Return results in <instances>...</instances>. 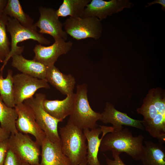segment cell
<instances>
[{
    "label": "cell",
    "mask_w": 165,
    "mask_h": 165,
    "mask_svg": "<svg viewBox=\"0 0 165 165\" xmlns=\"http://www.w3.org/2000/svg\"><path fill=\"white\" fill-rule=\"evenodd\" d=\"M0 96L7 106L15 107L13 71L10 69L5 78H3L2 72L0 73Z\"/></svg>",
    "instance_id": "cb8c5ba5"
},
{
    "label": "cell",
    "mask_w": 165,
    "mask_h": 165,
    "mask_svg": "<svg viewBox=\"0 0 165 165\" xmlns=\"http://www.w3.org/2000/svg\"><path fill=\"white\" fill-rule=\"evenodd\" d=\"M144 138L142 135L133 136L127 127L119 131L114 130L104 137L99 150L103 152L116 151L120 154L125 152L134 160H139L143 152Z\"/></svg>",
    "instance_id": "7a4b0ae2"
},
{
    "label": "cell",
    "mask_w": 165,
    "mask_h": 165,
    "mask_svg": "<svg viewBox=\"0 0 165 165\" xmlns=\"http://www.w3.org/2000/svg\"><path fill=\"white\" fill-rule=\"evenodd\" d=\"M87 91V84L77 85L73 108L68 119L82 130L98 127L97 122L100 120L101 116V113L94 111L90 107Z\"/></svg>",
    "instance_id": "277c9868"
},
{
    "label": "cell",
    "mask_w": 165,
    "mask_h": 165,
    "mask_svg": "<svg viewBox=\"0 0 165 165\" xmlns=\"http://www.w3.org/2000/svg\"><path fill=\"white\" fill-rule=\"evenodd\" d=\"M7 140L0 142V165H3L9 148Z\"/></svg>",
    "instance_id": "4316f807"
},
{
    "label": "cell",
    "mask_w": 165,
    "mask_h": 165,
    "mask_svg": "<svg viewBox=\"0 0 165 165\" xmlns=\"http://www.w3.org/2000/svg\"><path fill=\"white\" fill-rule=\"evenodd\" d=\"M7 140L9 148L22 162L31 165L39 164L40 146L28 135L18 132L11 134Z\"/></svg>",
    "instance_id": "ba28073f"
},
{
    "label": "cell",
    "mask_w": 165,
    "mask_h": 165,
    "mask_svg": "<svg viewBox=\"0 0 165 165\" xmlns=\"http://www.w3.org/2000/svg\"><path fill=\"white\" fill-rule=\"evenodd\" d=\"M72 45V42H66L62 38L55 40L53 44L48 46L36 45L33 49V60L47 66L54 65L60 56L70 50Z\"/></svg>",
    "instance_id": "4fadbf2b"
},
{
    "label": "cell",
    "mask_w": 165,
    "mask_h": 165,
    "mask_svg": "<svg viewBox=\"0 0 165 165\" xmlns=\"http://www.w3.org/2000/svg\"><path fill=\"white\" fill-rule=\"evenodd\" d=\"M46 79L64 95L73 93L76 83L74 77L70 74L62 73L54 64L48 66Z\"/></svg>",
    "instance_id": "e0dca14e"
},
{
    "label": "cell",
    "mask_w": 165,
    "mask_h": 165,
    "mask_svg": "<svg viewBox=\"0 0 165 165\" xmlns=\"http://www.w3.org/2000/svg\"><path fill=\"white\" fill-rule=\"evenodd\" d=\"M6 30L9 33L11 38L10 51L0 69V72H3L8 62L13 55L21 54L24 47L17 46L19 43L27 40L32 39L37 41L41 45H48L50 43L49 40L38 32L37 29H32L25 27L21 25L16 20L9 16L6 24Z\"/></svg>",
    "instance_id": "5b68a950"
},
{
    "label": "cell",
    "mask_w": 165,
    "mask_h": 165,
    "mask_svg": "<svg viewBox=\"0 0 165 165\" xmlns=\"http://www.w3.org/2000/svg\"><path fill=\"white\" fill-rule=\"evenodd\" d=\"M56 10L50 8H39L40 16L35 26L39 28L38 32L41 34H48L54 40L62 38L66 41L67 33L62 29L63 24L59 20Z\"/></svg>",
    "instance_id": "7c38bea8"
},
{
    "label": "cell",
    "mask_w": 165,
    "mask_h": 165,
    "mask_svg": "<svg viewBox=\"0 0 165 165\" xmlns=\"http://www.w3.org/2000/svg\"><path fill=\"white\" fill-rule=\"evenodd\" d=\"M14 108L18 115L16 122L18 131L32 135L35 138L36 142L41 146L46 137L37 123L31 108L24 103L15 105Z\"/></svg>",
    "instance_id": "30bf717a"
},
{
    "label": "cell",
    "mask_w": 165,
    "mask_h": 165,
    "mask_svg": "<svg viewBox=\"0 0 165 165\" xmlns=\"http://www.w3.org/2000/svg\"><path fill=\"white\" fill-rule=\"evenodd\" d=\"M90 0H64L56 13L59 17H82L84 9Z\"/></svg>",
    "instance_id": "7402d4cb"
},
{
    "label": "cell",
    "mask_w": 165,
    "mask_h": 165,
    "mask_svg": "<svg viewBox=\"0 0 165 165\" xmlns=\"http://www.w3.org/2000/svg\"><path fill=\"white\" fill-rule=\"evenodd\" d=\"M113 160L107 157L106 162L107 165H126L120 157V153L116 151L112 152Z\"/></svg>",
    "instance_id": "83f0119b"
},
{
    "label": "cell",
    "mask_w": 165,
    "mask_h": 165,
    "mask_svg": "<svg viewBox=\"0 0 165 165\" xmlns=\"http://www.w3.org/2000/svg\"><path fill=\"white\" fill-rule=\"evenodd\" d=\"M141 157L143 165H165V147L163 144L145 141Z\"/></svg>",
    "instance_id": "ffe728a7"
},
{
    "label": "cell",
    "mask_w": 165,
    "mask_h": 165,
    "mask_svg": "<svg viewBox=\"0 0 165 165\" xmlns=\"http://www.w3.org/2000/svg\"><path fill=\"white\" fill-rule=\"evenodd\" d=\"M41 147V160L38 165H71L62 151L61 143L53 142L46 137Z\"/></svg>",
    "instance_id": "2e32d148"
},
{
    "label": "cell",
    "mask_w": 165,
    "mask_h": 165,
    "mask_svg": "<svg viewBox=\"0 0 165 165\" xmlns=\"http://www.w3.org/2000/svg\"><path fill=\"white\" fill-rule=\"evenodd\" d=\"M158 3L162 6V9L163 11L165 10V0H156L152 2L148 3V5L146 6V7L149 6H150L155 4Z\"/></svg>",
    "instance_id": "f546056e"
},
{
    "label": "cell",
    "mask_w": 165,
    "mask_h": 165,
    "mask_svg": "<svg viewBox=\"0 0 165 165\" xmlns=\"http://www.w3.org/2000/svg\"><path fill=\"white\" fill-rule=\"evenodd\" d=\"M13 80L15 105L32 97L39 89L50 88L46 79H40L22 73L13 75Z\"/></svg>",
    "instance_id": "9c48e42d"
},
{
    "label": "cell",
    "mask_w": 165,
    "mask_h": 165,
    "mask_svg": "<svg viewBox=\"0 0 165 165\" xmlns=\"http://www.w3.org/2000/svg\"><path fill=\"white\" fill-rule=\"evenodd\" d=\"M8 0H0V16L3 14L4 10L6 6Z\"/></svg>",
    "instance_id": "4dcf8cb0"
},
{
    "label": "cell",
    "mask_w": 165,
    "mask_h": 165,
    "mask_svg": "<svg viewBox=\"0 0 165 165\" xmlns=\"http://www.w3.org/2000/svg\"><path fill=\"white\" fill-rule=\"evenodd\" d=\"M100 120L105 123L112 124L114 130H122L123 125L129 126L144 130L142 120L133 119L125 113L117 110L113 104L109 102L106 103L104 111L101 113Z\"/></svg>",
    "instance_id": "5bb4252c"
},
{
    "label": "cell",
    "mask_w": 165,
    "mask_h": 165,
    "mask_svg": "<svg viewBox=\"0 0 165 165\" xmlns=\"http://www.w3.org/2000/svg\"><path fill=\"white\" fill-rule=\"evenodd\" d=\"M75 93L67 95L64 99L49 100L46 99L43 102L45 110L50 115L57 119L63 121L72 113L74 107Z\"/></svg>",
    "instance_id": "d6986e66"
},
{
    "label": "cell",
    "mask_w": 165,
    "mask_h": 165,
    "mask_svg": "<svg viewBox=\"0 0 165 165\" xmlns=\"http://www.w3.org/2000/svg\"><path fill=\"white\" fill-rule=\"evenodd\" d=\"M18 117L15 108L7 106L3 102L0 96V123L1 127L11 134L18 132L16 122Z\"/></svg>",
    "instance_id": "603a6c76"
},
{
    "label": "cell",
    "mask_w": 165,
    "mask_h": 165,
    "mask_svg": "<svg viewBox=\"0 0 165 165\" xmlns=\"http://www.w3.org/2000/svg\"><path fill=\"white\" fill-rule=\"evenodd\" d=\"M22 163L20 158L9 148L3 165H22Z\"/></svg>",
    "instance_id": "484cf974"
},
{
    "label": "cell",
    "mask_w": 165,
    "mask_h": 165,
    "mask_svg": "<svg viewBox=\"0 0 165 165\" xmlns=\"http://www.w3.org/2000/svg\"><path fill=\"white\" fill-rule=\"evenodd\" d=\"M63 25L67 35L77 40L88 38L97 39L101 36L103 30L101 21L96 17H69Z\"/></svg>",
    "instance_id": "52a82bcc"
},
{
    "label": "cell",
    "mask_w": 165,
    "mask_h": 165,
    "mask_svg": "<svg viewBox=\"0 0 165 165\" xmlns=\"http://www.w3.org/2000/svg\"><path fill=\"white\" fill-rule=\"evenodd\" d=\"M46 99L45 94L37 93L35 97L25 100L24 103L31 108L37 123L45 133L46 137L53 142L61 143L58 125L62 121L53 117L45 110L43 102Z\"/></svg>",
    "instance_id": "8992f818"
},
{
    "label": "cell",
    "mask_w": 165,
    "mask_h": 165,
    "mask_svg": "<svg viewBox=\"0 0 165 165\" xmlns=\"http://www.w3.org/2000/svg\"><path fill=\"white\" fill-rule=\"evenodd\" d=\"M3 14L17 20L22 26L32 29H37L33 20L23 9L19 0H8Z\"/></svg>",
    "instance_id": "44dd1931"
},
{
    "label": "cell",
    "mask_w": 165,
    "mask_h": 165,
    "mask_svg": "<svg viewBox=\"0 0 165 165\" xmlns=\"http://www.w3.org/2000/svg\"><path fill=\"white\" fill-rule=\"evenodd\" d=\"M10 134L0 126V142L7 140Z\"/></svg>",
    "instance_id": "f1b7e54d"
},
{
    "label": "cell",
    "mask_w": 165,
    "mask_h": 165,
    "mask_svg": "<svg viewBox=\"0 0 165 165\" xmlns=\"http://www.w3.org/2000/svg\"><path fill=\"white\" fill-rule=\"evenodd\" d=\"M132 3L127 0H92L86 6L82 18L96 17L101 21L109 16L130 8Z\"/></svg>",
    "instance_id": "8fae6325"
},
{
    "label": "cell",
    "mask_w": 165,
    "mask_h": 165,
    "mask_svg": "<svg viewBox=\"0 0 165 165\" xmlns=\"http://www.w3.org/2000/svg\"><path fill=\"white\" fill-rule=\"evenodd\" d=\"M8 16L3 14L0 16V62H3L9 54L11 44L7 33L6 24Z\"/></svg>",
    "instance_id": "d4e9b609"
},
{
    "label": "cell",
    "mask_w": 165,
    "mask_h": 165,
    "mask_svg": "<svg viewBox=\"0 0 165 165\" xmlns=\"http://www.w3.org/2000/svg\"><path fill=\"white\" fill-rule=\"evenodd\" d=\"M78 165H88L86 159L83 161Z\"/></svg>",
    "instance_id": "1f68e13d"
},
{
    "label": "cell",
    "mask_w": 165,
    "mask_h": 165,
    "mask_svg": "<svg viewBox=\"0 0 165 165\" xmlns=\"http://www.w3.org/2000/svg\"><path fill=\"white\" fill-rule=\"evenodd\" d=\"M59 132L62 151L71 165H78L86 159V140L82 129L68 120Z\"/></svg>",
    "instance_id": "3957f363"
},
{
    "label": "cell",
    "mask_w": 165,
    "mask_h": 165,
    "mask_svg": "<svg viewBox=\"0 0 165 165\" xmlns=\"http://www.w3.org/2000/svg\"><path fill=\"white\" fill-rule=\"evenodd\" d=\"M22 165H31L27 163L22 162Z\"/></svg>",
    "instance_id": "d6a6232c"
},
{
    "label": "cell",
    "mask_w": 165,
    "mask_h": 165,
    "mask_svg": "<svg viewBox=\"0 0 165 165\" xmlns=\"http://www.w3.org/2000/svg\"><path fill=\"white\" fill-rule=\"evenodd\" d=\"M143 117L142 124L145 130L159 142L165 143V96L164 90L157 87L150 89L137 109Z\"/></svg>",
    "instance_id": "6da1fadb"
},
{
    "label": "cell",
    "mask_w": 165,
    "mask_h": 165,
    "mask_svg": "<svg viewBox=\"0 0 165 165\" xmlns=\"http://www.w3.org/2000/svg\"><path fill=\"white\" fill-rule=\"evenodd\" d=\"M11 57L12 66L21 73L40 79H46L48 66L33 59H26L21 54H15Z\"/></svg>",
    "instance_id": "ac0fdd59"
},
{
    "label": "cell",
    "mask_w": 165,
    "mask_h": 165,
    "mask_svg": "<svg viewBox=\"0 0 165 165\" xmlns=\"http://www.w3.org/2000/svg\"><path fill=\"white\" fill-rule=\"evenodd\" d=\"M99 126L91 130H83L87 141L86 158L88 165H101L98 154L101 141L106 134L114 131L112 127Z\"/></svg>",
    "instance_id": "9a60e30c"
}]
</instances>
